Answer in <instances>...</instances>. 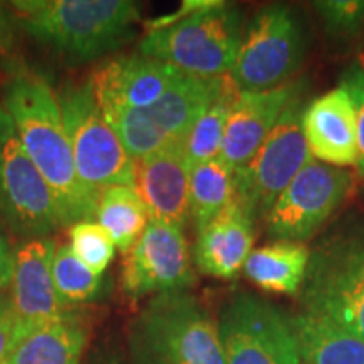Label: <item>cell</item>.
Listing matches in <instances>:
<instances>
[{
  "label": "cell",
  "mask_w": 364,
  "mask_h": 364,
  "mask_svg": "<svg viewBox=\"0 0 364 364\" xmlns=\"http://www.w3.org/2000/svg\"><path fill=\"white\" fill-rule=\"evenodd\" d=\"M0 105L27 156L56 196L63 226L95 220L98 196L80 179L58 95L48 81L36 73H16L4 85Z\"/></svg>",
  "instance_id": "6da1fadb"
},
{
  "label": "cell",
  "mask_w": 364,
  "mask_h": 364,
  "mask_svg": "<svg viewBox=\"0 0 364 364\" xmlns=\"http://www.w3.org/2000/svg\"><path fill=\"white\" fill-rule=\"evenodd\" d=\"M245 11L230 2H182L179 11L150 22L136 51L199 78H225L243 39Z\"/></svg>",
  "instance_id": "7a4b0ae2"
},
{
  "label": "cell",
  "mask_w": 364,
  "mask_h": 364,
  "mask_svg": "<svg viewBox=\"0 0 364 364\" xmlns=\"http://www.w3.org/2000/svg\"><path fill=\"white\" fill-rule=\"evenodd\" d=\"M11 7L26 34L80 65L132 43L140 22V7L130 0H27Z\"/></svg>",
  "instance_id": "3957f363"
},
{
  "label": "cell",
  "mask_w": 364,
  "mask_h": 364,
  "mask_svg": "<svg viewBox=\"0 0 364 364\" xmlns=\"http://www.w3.org/2000/svg\"><path fill=\"white\" fill-rule=\"evenodd\" d=\"M132 364H225L218 324L188 290L156 295L125 336Z\"/></svg>",
  "instance_id": "277c9868"
},
{
  "label": "cell",
  "mask_w": 364,
  "mask_h": 364,
  "mask_svg": "<svg viewBox=\"0 0 364 364\" xmlns=\"http://www.w3.org/2000/svg\"><path fill=\"white\" fill-rule=\"evenodd\" d=\"M299 295L302 311L364 339V215L344 216L317 240Z\"/></svg>",
  "instance_id": "5b68a950"
},
{
  "label": "cell",
  "mask_w": 364,
  "mask_h": 364,
  "mask_svg": "<svg viewBox=\"0 0 364 364\" xmlns=\"http://www.w3.org/2000/svg\"><path fill=\"white\" fill-rule=\"evenodd\" d=\"M309 53L306 19L289 4H267L247 22L231 83L238 91H267L292 83Z\"/></svg>",
  "instance_id": "8992f818"
},
{
  "label": "cell",
  "mask_w": 364,
  "mask_h": 364,
  "mask_svg": "<svg viewBox=\"0 0 364 364\" xmlns=\"http://www.w3.org/2000/svg\"><path fill=\"white\" fill-rule=\"evenodd\" d=\"M76 171L93 194L112 186H134L136 162L105 118L90 80L58 91Z\"/></svg>",
  "instance_id": "52a82bcc"
},
{
  "label": "cell",
  "mask_w": 364,
  "mask_h": 364,
  "mask_svg": "<svg viewBox=\"0 0 364 364\" xmlns=\"http://www.w3.org/2000/svg\"><path fill=\"white\" fill-rule=\"evenodd\" d=\"M306 93L294 100L252 161L235 169V199L255 225L265 221L277 198L314 161L304 135Z\"/></svg>",
  "instance_id": "ba28073f"
},
{
  "label": "cell",
  "mask_w": 364,
  "mask_h": 364,
  "mask_svg": "<svg viewBox=\"0 0 364 364\" xmlns=\"http://www.w3.org/2000/svg\"><path fill=\"white\" fill-rule=\"evenodd\" d=\"M0 225L19 240L46 238L63 226L56 196L21 145L0 105Z\"/></svg>",
  "instance_id": "9c48e42d"
},
{
  "label": "cell",
  "mask_w": 364,
  "mask_h": 364,
  "mask_svg": "<svg viewBox=\"0 0 364 364\" xmlns=\"http://www.w3.org/2000/svg\"><path fill=\"white\" fill-rule=\"evenodd\" d=\"M216 324L225 364H300L292 318L267 299L235 292Z\"/></svg>",
  "instance_id": "30bf717a"
},
{
  "label": "cell",
  "mask_w": 364,
  "mask_h": 364,
  "mask_svg": "<svg viewBox=\"0 0 364 364\" xmlns=\"http://www.w3.org/2000/svg\"><path fill=\"white\" fill-rule=\"evenodd\" d=\"M353 188V172L314 159L273 203L263 221L267 235L307 245L348 203Z\"/></svg>",
  "instance_id": "8fae6325"
},
{
  "label": "cell",
  "mask_w": 364,
  "mask_h": 364,
  "mask_svg": "<svg viewBox=\"0 0 364 364\" xmlns=\"http://www.w3.org/2000/svg\"><path fill=\"white\" fill-rule=\"evenodd\" d=\"M120 284L130 300L193 287L196 267L184 230L150 220L142 236L125 253Z\"/></svg>",
  "instance_id": "7c38bea8"
},
{
  "label": "cell",
  "mask_w": 364,
  "mask_h": 364,
  "mask_svg": "<svg viewBox=\"0 0 364 364\" xmlns=\"http://www.w3.org/2000/svg\"><path fill=\"white\" fill-rule=\"evenodd\" d=\"M56 248L51 236L19 240L14 245L11 300L19 321L21 338L48 322L78 312L68 309L56 294L53 280Z\"/></svg>",
  "instance_id": "4fadbf2b"
},
{
  "label": "cell",
  "mask_w": 364,
  "mask_h": 364,
  "mask_svg": "<svg viewBox=\"0 0 364 364\" xmlns=\"http://www.w3.org/2000/svg\"><path fill=\"white\" fill-rule=\"evenodd\" d=\"M306 91L304 80L275 90L238 91L228 115L220 159L233 169L252 161L289 105Z\"/></svg>",
  "instance_id": "5bb4252c"
},
{
  "label": "cell",
  "mask_w": 364,
  "mask_h": 364,
  "mask_svg": "<svg viewBox=\"0 0 364 364\" xmlns=\"http://www.w3.org/2000/svg\"><path fill=\"white\" fill-rule=\"evenodd\" d=\"M182 73L139 51L113 56L91 75L100 105L145 110L162 98Z\"/></svg>",
  "instance_id": "9a60e30c"
},
{
  "label": "cell",
  "mask_w": 364,
  "mask_h": 364,
  "mask_svg": "<svg viewBox=\"0 0 364 364\" xmlns=\"http://www.w3.org/2000/svg\"><path fill=\"white\" fill-rule=\"evenodd\" d=\"M189 172L181 142L136 162L134 188L150 220L184 230L189 221Z\"/></svg>",
  "instance_id": "2e32d148"
},
{
  "label": "cell",
  "mask_w": 364,
  "mask_h": 364,
  "mask_svg": "<svg viewBox=\"0 0 364 364\" xmlns=\"http://www.w3.org/2000/svg\"><path fill=\"white\" fill-rule=\"evenodd\" d=\"M304 135L316 161L327 166L356 167V117L348 91L341 86L307 103L302 117Z\"/></svg>",
  "instance_id": "e0dca14e"
},
{
  "label": "cell",
  "mask_w": 364,
  "mask_h": 364,
  "mask_svg": "<svg viewBox=\"0 0 364 364\" xmlns=\"http://www.w3.org/2000/svg\"><path fill=\"white\" fill-rule=\"evenodd\" d=\"M255 221L233 199L198 231L193 250L196 272L220 280H233L253 250Z\"/></svg>",
  "instance_id": "ac0fdd59"
},
{
  "label": "cell",
  "mask_w": 364,
  "mask_h": 364,
  "mask_svg": "<svg viewBox=\"0 0 364 364\" xmlns=\"http://www.w3.org/2000/svg\"><path fill=\"white\" fill-rule=\"evenodd\" d=\"M228 80L230 76L199 78L182 73L157 103L145 108V113L167 142H181L194 122L220 97Z\"/></svg>",
  "instance_id": "d6986e66"
},
{
  "label": "cell",
  "mask_w": 364,
  "mask_h": 364,
  "mask_svg": "<svg viewBox=\"0 0 364 364\" xmlns=\"http://www.w3.org/2000/svg\"><path fill=\"white\" fill-rule=\"evenodd\" d=\"M290 318L302 364H364V339L344 326L307 311Z\"/></svg>",
  "instance_id": "ffe728a7"
},
{
  "label": "cell",
  "mask_w": 364,
  "mask_h": 364,
  "mask_svg": "<svg viewBox=\"0 0 364 364\" xmlns=\"http://www.w3.org/2000/svg\"><path fill=\"white\" fill-rule=\"evenodd\" d=\"M311 248L306 243L272 241L253 248L243 265L245 279L265 292L297 295L306 280Z\"/></svg>",
  "instance_id": "44dd1931"
},
{
  "label": "cell",
  "mask_w": 364,
  "mask_h": 364,
  "mask_svg": "<svg viewBox=\"0 0 364 364\" xmlns=\"http://www.w3.org/2000/svg\"><path fill=\"white\" fill-rule=\"evenodd\" d=\"M86 344L83 318L73 312L26 334L6 364H80Z\"/></svg>",
  "instance_id": "7402d4cb"
},
{
  "label": "cell",
  "mask_w": 364,
  "mask_h": 364,
  "mask_svg": "<svg viewBox=\"0 0 364 364\" xmlns=\"http://www.w3.org/2000/svg\"><path fill=\"white\" fill-rule=\"evenodd\" d=\"M95 221L125 255L142 236L150 215L134 186H112L100 191Z\"/></svg>",
  "instance_id": "603a6c76"
},
{
  "label": "cell",
  "mask_w": 364,
  "mask_h": 364,
  "mask_svg": "<svg viewBox=\"0 0 364 364\" xmlns=\"http://www.w3.org/2000/svg\"><path fill=\"white\" fill-rule=\"evenodd\" d=\"M235 199V169L216 157L189 172V221L196 233Z\"/></svg>",
  "instance_id": "cb8c5ba5"
},
{
  "label": "cell",
  "mask_w": 364,
  "mask_h": 364,
  "mask_svg": "<svg viewBox=\"0 0 364 364\" xmlns=\"http://www.w3.org/2000/svg\"><path fill=\"white\" fill-rule=\"evenodd\" d=\"M236 93L238 90L235 88L231 80H228L220 97L209 105L208 110L194 122V125L181 140L189 167L220 157L228 115H230Z\"/></svg>",
  "instance_id": "d4e9b609"
},
{
  "label": "cell",
  "mask_w": 364,
  "mask_h": 364,
  "mask_svg": "<svg viewBox=\"0 0 364 364\" xmlns=\"http://www.w3.org/2000/svg\"><path fill=\"white\" fill-rule=\"evenodd\" d=\"M53 280L59 300L68 309L78 311V306L95 302L107 290L103 275L90 270L76 257L70 243L58 245L53 260Z\"/></svg>",
  "instance_id": "484cf974"
},
{
  "label": "cell",
  "mask_w": 364,
  "mask_h": 364,
  "mask_svg": "<svg viewBox=\"0 0 364 364\" xmlns=\"http://www.w3.org/2000/svg\"><path fill=\"white\" fill-rule=\"evenodd\" d=\"M70 247L76 257L98 275H103L117 252L115 243L95 220L70 226Z\"/></svg>",
  "instance_id": "4316f807"
},
{
  "label": "cell",
  "mask_w": 364,
  "mask_h": 364,
  "mask_svg": "<svg viewBox=\"0 0 364 364\" xmlns=\"http://www.w3.org/2000/svg\"><path fill=\"white\" fill-rule=\"evenodd\" d=\"M312 7L334 41H351L364 31V0H318Z\"/></svg>",
  "instance_id": "83f0119b"
},
{
  "label": "cell",
  "mask_w": 364,
  "mask_h": 364,
  "mask_svg": "<svg viewBox=\"0 0 364 364\" xmlns=\"http://www.w3.org/2000/svg\"><path fill=\"white\" fill-rule=\"evenodd\" d=\"M339 86L348 91L354 108L358 134L356 171L359 177L364 179V59H356L341 73Z\"/></svg>",
  "instance_id": "f1b7e54d"
},
{
  "label": "cell",
  "mask_w": 364,
  "mask_h": 364,
  "mask_svg": "<svg viewBox=\"0 0 364 364\" xmlns=\"http://www.w3.org/2000/svg\"><path fill=\"white\" fill-rule=\"evenodd\" d=\"M21 327L11 295L0 292V364H6L21 341Z\"/></svg>",
  "instance_id": "f546056e"
},
{
  "label": "cell",
  "mask_w": 364,
  "mask_h": 364,
  "mask_svg": "<svg viewBox=\"0 0 364 364\" xmlns=\"http://www.w3.org/2000/svg\"><path fill=\"white\" fill-rule=\"evenodd\" d=\"M88 364H132V361L122 341L105 336L88 353Z\"/></svg>",
  "instance_id": "4dcf8cb0"
},
{
  "label": "cell",
  "mask_w": 364,
  "mask_h": 364,
  "mask_svg": "<svg viewBox=\"0 0 364 364\" xmlns=\"http://www.w3.org/2000/svg\"><path fill=\"white\" fill-rule=\"evenodd\" d=\"M14 270V247L9 241L6 228L0 225V292L11 285Z\"/></svg>",
  "instance_id": "1f68e13d"
},
{
  "label": "cell",
  "mask_w": 364,
  "mask_h": 364,
  "mask_svg": "<svg viewBox=\"0 0 364 364\" xmlns=\"http://www.w3.org/2000/svg\"><path fill=\"white\" fill-rule=\"evenodd\" d=\"M9 31H11V16H9L6 4L0 2V61H2L4 53H6Z\"/></svg>",
  "instance_id": "d6a6232c"
},
{
  "label": "cell",
  "mask_w": 364,
  "mask_h": 364,
  "mask_svg": "<svg viewBox=\"0 0 364 364\" xmlns=\"http://www.w3.org/2000/svg\"><path fill=\"white\" fill-rule=\"evenodd\" d=\"M300 364H302V363H300Z\"/></svg>",
  "instance_id": "836d02e7"
}]
</instances>
